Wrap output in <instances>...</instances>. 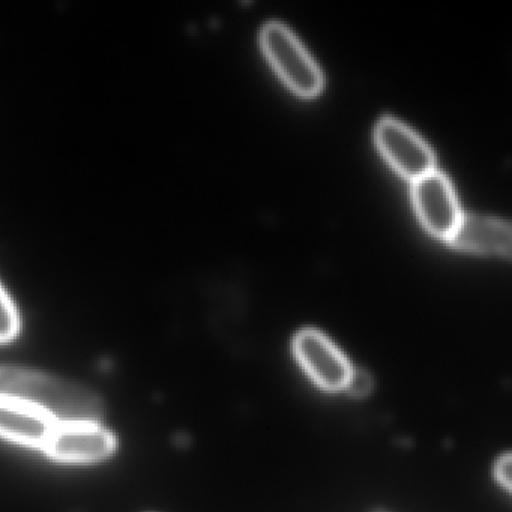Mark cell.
<instances>
[{"mask_svg": "<svg viewBox=\"0 0 512 512\" xmlns=\"http://www.w3.org/2000/svg\"><path fill=\"white\" fill-rule=\"evenodd\" d=\"M0 398L34 407L55 424L100 422L103 418L97 395L74 383L25 368L0 367Z\"/></svg>", "mask_w": 512, "mask_h": 512, "instance_id": "cell-1", "label": "cell"}, {"mask_svg": "<svg viewBox=\"0 0 512 512\" xmlns=\"http://www.w3.org/2000/svg\"><path fill=\"white\" fill-rule=\"evenodd\" d=\"M260 41L266 58L295 94L311 98L322 91V71L286 25L271 22L263 26Z\"/></svg>", "mask_w": 512, "mask_h": 512, "instance_id": "cell-2", "label": "cell"}, {"mask_svg": "<svg viewBox=\"0 0 512 512\" xmlns=\"http://www.w3.org/2000/svg\"><path fill=\"white\" fill-rule=\"evenodd\" d=\"M293 353L319 388L328 392L346 389L352 364L325 334L317 329H302L293 340Z\"/></svg>", "mask_w": 512, "mask_h": 512, "instance_id": "cell-3", "label": "cell"}, {"mask_svg": "<svg viewBox=\"0 0 512 512\" xmlns=\"http://www.w3.org/2000/svg\"><path fill=\"white\" fill-rule=\"evenodd\" d=\"M116 437L100 422L56 424L43 451L53 460L68 464H89L115 454Z\"/></svg>", "mask_w": 512, "mask_h": 512, "instance_id": "cell-4", "label": "cell"}, {"mask_svg": "<svg viewBox=\"0 0 512 512\" xmlns=\"http://www.w3.org/2000/svg\"><path fill=\"white\" fill-rule=\"evenodd\" d=\"M374 137L383 157L403 178L416 181L433 172L436 158L430 146L412 128L397 119H382L377 124Z\"/></svg>", "mask_w": 512, "mask_h": 512, "instance_id": "cell-5", "label": "cell"}, {"mask_svg": "<svg viewBox=\"0 0 512 512\" xmlns=\"http://www.w3.org/2000/svg\"><path fill=\"white\" fill-rule=\"evenodd\" d=\"M412 197L425 230L448 241L461 218L457 196L449 179L434 169L413 181Z\"/></svg>", "mask_w": 512, "mask_h": 512, "instance_id": "cell-6", "label": "cell"}, {"mask_svg": "<svg viewBox=\"0 0 512 512\" xmlns=\"http://www.w3.org/2000/svg\"><path fill=\"white\" fill-rule=\"evenodd\" d=\"M448 242L458 250L508 257L511 254V226L499 218L461 215Z\"/></svg>", "mask_w": 512, "mask_h": 512, "instance_id": "cell-7", "label": "cell"}, {"mask_svg": "<svg viewBox=\"0 0 512 512\" xmlns=\"http://www.w3.org/2000/svg\"><path fill=\"white\" fill-rule=\"evenodd\" d=\"M55 422L34 407L0 398V437L31 448H44Z\"/></svg>", "mask_w": 512, "mask_h": 512, "instance_id": "cell-8", "label": "cell"}, {"mask_svg": "<svg viewBox=\"0 0 512 512\" xmlns=\"http://www.w3.org/2000/svg\"><path fill=\"white\" fill-rule=\"evenodd\" d=\"M20 332V316L13 299L0 284V343L13 341Z\"/></svg>", "mask_w": 512, "mask_h": 512, "instance_id": "cell-9", "label": "cell"}, {"mask_svg": "<svg viewBox=\"0 0 512 512\" xmlns=\"http://www.w3.org/2000/svg\"><path fill=\"white\" fill-rule=\"evenodd\" d=\"M373 385V379H371L367 371L358 370V368L355 370V368H353L352 376H350L349 383H347L344 391L352 395V397H367V395L373 391Z\"/></svg>", "mask_w": 512, "mask_h": 512, "instance_id": "cell-10", "label": "cell"}, {"mask_svg": "<svg viewBox=\"0 0 512 512\" xmlns=\"http://www.w3.org/2000/svg\"><path fill=\"white\" fill-rule=\"evenodd\" d=\"M512 458L509 452L503 454L499 460L494 464L493 475L494 479H496L497 484L503 488V490L511 491L512 487Z\"/></svg>", "mask_w": 512, "mask_h": 512, "instance_id": "cell-11", "label": "cell"}]
</instances>
